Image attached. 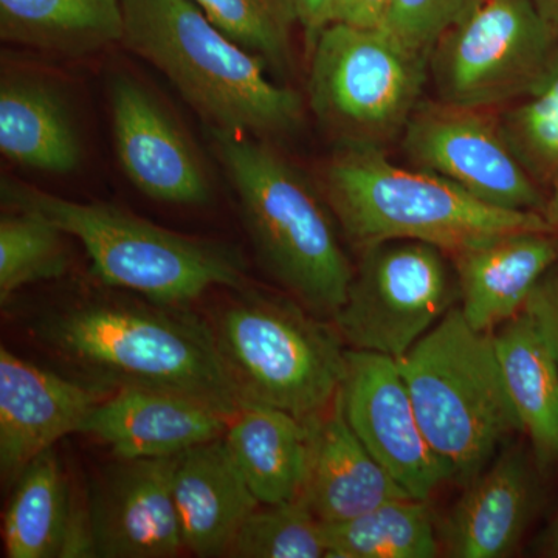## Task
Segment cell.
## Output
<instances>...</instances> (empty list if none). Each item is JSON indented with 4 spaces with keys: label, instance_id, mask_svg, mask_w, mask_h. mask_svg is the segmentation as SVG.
<instances>
[{
    "label": "cell",
    "instance_id": "6da1fadb",
    "mask_svg": "<svg viewBox=\"0 0 558 558\" xmlns=\"http://www.w3.org/2000/svg\"><path fill=\"white\" fill-rule=\"evenodd\" d=\"M33 329L44 347L92 384L172 392L229 417L245 405L211 325L183 307L81 300L40 314Z\"/></svg>",
    "mask_w": 558,
    "mask_h": 558
},
{
    "label": "cell",
    "instance_id": "7a4b0ae2",
    "mask_svg": "<svg viewBox=\"0 0 558 558\" xmlns=\"http://www.w3.org/2000/svg\"><path fill=\"white\" fill-rule=\"evenodd\" d=\"M124 46L160 70L209 130L274 137L299 126L295 92L220 32L193 0H120Z\"/></svg>",
    "mask_w": 558,
    "mask_h": 558
},
{
    "label": "cell",
    "instance_id": "3957f363",
    "mask_svg": "<svg viewBox=\"0 0 558 558\" xmlns=\"http://www.w3.org/2000/svg\"><path fill=\"white\" fill-rule=\"evenodd\" d=\"M259 259L290 296L332 318L347 301L354 267L332 209L277 150L248 135L209 130Z\"/></svg>",
    "mask_w": 558,
    "mask_h": 558
},
{
    "label": "cell",
    "instance_id": "277c9868",
    "mask_svg": "<svg viewBox=\"0 0 558 558\" xmlns=\"http://www.w3.org/2000/svg\"><path fill=\"white\" fill-rule=\"evenodd\" d=\"M325 186L344 236L360 250L407 240L453 256L517 231H550L542 213L492 207L450 180L398 167L376 146L343 143Z\"/></svg>",
    "mask_w": 558,
    "mask_h": 558
},
{
    "label": "cell",
    "instance_id": "5b68a950",
    "mask_svg": "<svg viewBox=\"0 0 558 558\" xmlns=\"http://www.w3.org/2000/svg\"><path fill=\"white\" fill-rule=\"evenodd\" d=\"M0 194L10 208L36 213L78 240L92 270L110 288L185 307L209 289L244 286V259L230 245L161 229L102 202L64 199L16 179L3 178Z\"/></svg>",
    "mask_w": 558,
    "mask_h": 558
},
{
    "label": "cell",
    "instance_id": "8992f818",
    "mask_svg": "<svg viewBox=\"0 0 558 558\" xmlns=\"http://www.w3.org/2000/svg\"><path fill=\"white\" fill-rule=\"evenodd\" d=\"M425 438L468 486L505 440L523 432L499 366L494 332L469 325L459 306L398 360Z\"/></svg>",
    "mask_w": 558,
    "mask_h": 558
},
{
    "label": "cell",
    "instance_id": "52a82bcc",
    "mask_svg": "<svg viewBox=\"0 0 558 558\" xmlns=\"http://www.w3.org/2000/svg\"><path fill=\"white\" fill-rule=\"evenodd\" d=\"M220 355L244 403L293 416H319L347 376L348 349L329 318L293 296L248 292L211 325Z\"/></svg>",
    "mask_w": 558,
    "mask_h": 558
},
{
    "label": "cell",
    "instance_id": "ba28073f",
    "mask_svg": "<svg viewBox=\"0 0 558 558\" xmlns=\"http://www.w3.org/2000/svg\"><path fill=\"white\" fill-rule=\"evenodd\" d=\"M311 108L347 145L376 146L405 130L429 58L384 28L329 24L312 44Z\"/></svg>",
    "mask_w": 558,
    "mask_h": 558
},
{
    "label": "cell",
    "instance_id": "9c48e42d",
    "mask_svg": "<svg viewBox=\"0 0 558 558\" xmlns=\"http://www.w3.org/2000/svg\"><path fill=\"white\" fill-rule=\"evenodd\" d=\"M428 65L444 105H513L556 72L558 27L534 0H480L439 39Z\"/></svg>",
    "mask_w": 558,
    "mask_h": 558
},
{
    "label": "cell",
    "instance_id": "30bf717a",
    "mask_svg": "<svg viewBox=\"0 0 558 558\" xmlns=\"http://www.w3.org/2000/svg\"><path fill=\"white\" fill-rule=\"evenodd\" d=\"M447 253L421 241L362 250L347 301L330 318L349 349L402 359L459 300Z\"/></svg>",
    "mask_w": 558,
    "mask_h": 558
},
{
    "label": "cell",
    "instance_id": "8fae6325",
    "mask_svg": "<svg viewBox=\"0 0 558 558\" xmlns=\"http://www.w3.org/2000/svg\"><path fill=\"white\" fill-rule=\"evenodd\" d=\"M403 134V153L417 170L450 180L492 207L542 213L539 189L499 132L480 110L444 105L414 110Z\"/></svg>",
    "mask_w": 558,
    "mask_h": 558
},
{
    "label": "cell",
    "instance_id": "7c38bea8",
    "mask_svg": "<svg viewBox=\"0 0 558 558\" xmlns=\"http://www.w3.org/2000/svg\"><path fill=\"white\" fill-rule=\"evenodd\" d=\"M347 359L340 395L348 424L403 490L428 501L453 476L422 432L398 360L357 349Z\"/></svg>",
    "mask_w": 558,
    "mask_h": 558
},
{
    "label": "cell",
    "instance_id": "4fadbf2b",
    "mask_svg": "<svg viewBox=\"0 0 558 558\" xmlns=\"http://www.w3.org/2000/svg\"><path fill=\"white\" fill-rule=\"evenodd\" d=\"M87 499L92 557L171 558L183 546L172 497L175 457L119 459Z\"/></svg>",
    "mask_w": 558,
    "mask_h": 558
},
{
    "label": "cell",
    "instance_id": "5bb4252c",
    "mask_svg": "<svg viewBox=\"0 0 558 558\" xmlns=\"http://www.w3.org/2000/svg\"><path fill=\"white\" fill-rule=\"evenodd\" d=\"M110 116L121 170L140 193L163 204H208L211 182L199 154L145 86L117 76Z\"/></svg>",
    "mask_w": 558,
    "mask_h": 558
},
{
    "label": "cell",
    "instance_id": "9a60e30c",
    "mask_svg": "<svg viewBox=\"0 0 558 558\" xmlns=\"http://www.w3.org/2000/svg\"><path fill=\"white\" fill-rule=\"evenodd\" d=\"M113 389L69 379L0 348V475L14 486L22 472L58 440L80 433Z\"/></svg>",
    "mask_w": 558,
    "mask_h": 558
},
{
    "label": "cell",
    "instance_id": "2e32d148",
    "mask_svg": "<svg viewBox=\"0 0 558 558\" xmlns=\"http://www.w3.org/2000/svg\"><path fill=\"white\" fill-rule=\"evenodd\" d=\"M230 418L185 396L119 388L92 410L80 433L101 440L119 459L170 458L222 438Z\"/></svg>",
    "mask_w": 558,
    "mask_h": 558
},
{
    "label": "cell",
    "instance_id": "e0dca14e",
    "mask_svg": "<svg viewBox=\"0 0 558 558\" xmlns=\"http://www.w3.org/2000/svg\"><path fill=\"white\" fill-rule=\"evenodd\" d=\"M537 506V481L523 449L502 451L450 509L438 527L440 553L453 558H505L519 548Z\"/></svg>",
    "mask_w": 558,
    "mask_h": 558
},
{
    "label": "cell",
    "instance_id": "ac0fdd59",
    "mask_svg": "<svg viewBox=\"0 0 558 558\" xmlns=\"http://www.w3.org/2000/svg\"><path fill=\"white\" fill-rule=\"evenodd\" d=\"M172 497L183 546L202 558L229 557L242 524L260 506L223 436L178 454Z\"/></svg>",
    "mask_w": 558,
    "mask_h": 558
},
{
    "label": "cell",
    "instance_id": "d6986e66",
    "mask_svg": "<svg viewBox=\"0 0 558 558\" xmlns=\"http://www.w3.org/2000/svg\"><path fill=\"white\" fill-rule=\"evenodd\" d=\"M451 258L459 310L473 329L494 332L523 312L539 278L558 259V240L550 231H517Z\"/></svg>",
    "mask_w": 558,
    "mask_h": 558
},
{
    "label": "cell",
    "instance_id": "ffe728a7",
    "mask_svg": "<svg viewBox=\"0 0 558 558\" xmlns=\"http://www.w3.org/2000/svg\"><path fill=\"white\" fill-rule=\"evenodd\" d=\"M413 498L363 446L341 395L315 418L310 473L301 499L323 523L354 519L389 499Z\"/></svg>",
    "mask_w": 558,
    "mask_h": 558
},
{
    "label": "cell",
    "instance_id": "44dd1931",
    "mask_svg": "<svg viewBox=\"0 0 558 558\" xmlns=\"http://www.w3.org/2000/svg\"><path fill=\"white\" fill-rule=\"evenodd\" d=\"M315 417L245 403L231 416L223 440L260 505L301 498L310 473Z\"/></svg>",
    "mask_w": 558,
    "mask_h": 558
},
{
    "label": "cell",
    "instance_id": "7402d4cb",
    "mask_svg": "<svg viewBox=\"0 0 558 558\" xmlns=\"http://www.w3.org/2000/svg\"><path fill=\"white\" fill-rule=\"evenodd\" d=\"M0 150L5 159L31 170L51 174L75 171L83 150L60 92L31 76H3Z\"/></svg>",
    "mask_w": 558,
    "mask_h": 558
},
{
    "label": "cell",
    "instance_id": "603a6c76",
    "mask_svg": "<svg viewBox=\"0 0 558 558\" xmlns=\"http://www.w3.org/2000/svg\"><path fill=\"white\" fill-rule=\"evenodd\" d=\"M502 377L539 465L558 461V363L534 319L520 312L494 330Z\"/></svg>",
    "mask_w": 558,
    "mask_h": 558
},
{
    "label": "cell",
    "instance_id": "cb8c5ba5",
    "mask_svg": "<svg viewBox=\"0 0 558 558\" xmlns=\"http://www.w3.org/2000/svg\"><path fill=\"white\" fill-rule=\"evenodd\" d=\"M5 43L84 57L124 39L120 0H0Z\"/></svg>",
    "mask_w": 558,
    "mask_h": 558
},
{
    "label": "cell",
    "instance_id": "d4e9b609",
    "mask_svg": "<svg viewBox=\"0 0 558 558\" xmlns=\"http://www.w3.org/2000/svg\"><path fill=\"white\" fill-rule=\"evenodd\" d=\"M75 510L69 481L53 449L22 472L3 521L9 558L62 557Z\"/></svg>",
    "mask_w": 558,
    "mask_h": 558
},
{
    "label": "cell",
    "instance_id": "484cf974",
    "mask_svg": "<svg viewBox=\"0 0 558 558\" xmlns=\"http://www.w3.org/2000/svg\"><path fill=\"white\" fill-rule=\"evenodd\" d=\"M325 524L326 558H435L438 527L428 501L389 499L354 519Z\"/></svg>",
    "mask_w": 558,
    "mask_h": 558
},
{
    "label": "cell",
    "instance_id": "4316f807",
    "mask_svg": "<svg viewBox=\"0 0 558 558\" xmlns=\"http://www.w3.org/2000/svg\"><path fill=\"white\" fill-rule=\"evenodd\" d=\"M68 234L49 219L10 208L0 218V301L25 286L61 278L69 269Z\"/></svg>",
    "mask_w": 558,
    "mask_h": 558
},
{
    "label": "cell",
    "instance_id": "83f0119b",
    "mask_svg": "<svg viewBox=\"0 0 558 558\" xmlns=\"http://www.w3.org/2000/svg\"><path fill=\"white\" fill-rule=\"evenodd\" d=\"M513 156L546 196L558 185V68L498 121Z\"/></svg>",
    "mask_w": 558,
    "mask_h": 558
},
{
    "label": "cell",
    "instance_id": "f1b7e54d",
    "mask_svg": "<svg viewBox=\"0 0 558 558\" xmlns=\"http://www.w3.org/2000/svg\"><path fill=\"white\" fill-rule=\"evenodd\" d=\"M229 557H328L325 524L301 498L282 505H260L242 524Z\"/></svg>",
    "mask_w": 558,
    "mask_h": 558
},
{
    "label": "cell",
    "instance_id": "f546056e",
    "mask_svg": "<svg viewBox=\"0 0 558 558\" xmlns=\"http://www.w3.org/2000/svg\"><path fill=\"white\" fill-rule=\"evenodd\" d=\"M220 32L266 64L289 69L290 33L296 24L290 0H193Z\"/></svg>",
    "mask_w": 558,
    "mask_h": 558
},
{
    "label": "cell",
    "instance_id": "4dcf8cb0",
    "mask_svg": "<svg viewBox=\"0 0 558 558\" xmlns=\"http://www.w3.org/2000/svg\"><path fill=\"white\" fill-rule=\"evenodd\" d=\"M480 0H389L384 28L411 50L429 58L439 39Z\"/></svg>",
    "mask_w": 558,
    "mask_h": 558
},
{
    "label": "cell",
    "instance_id": "1f68e13d",
    "mask_svg": "<svg viewBox=\"0 0 558 558\" xmlns=\"http://www.w3.org/2000/svg\"><path fill=\"white\" fill-rule=\"evenodd\" d=\"M523 311L534 319L558 363V259L539 278Z\"/></svg>",
    "mask_w": 558,
    "mask_h": 558
},
{
    "label": "cell",
    "instance_id": "d6a6232c",
    "mask_svg": "<svg viewBox=\"0 0 558 558\" xmlns=\"http://www.w3.org/2000/svg\"><path fill=\"white\" fill-rule=\"evenodd\" d=\"M389 0H332L330 24L359 28H381Z\"/></svg>",
    "mask_w": 558,
    "mask_h": 558
},
{
    "label": "cell",
    "instance_id": "836d02e7",
    "mask_svg": "<svg viewBox=\"0 0 558 558\" xmlns=\"http://www.w3.org/2000/svg\"><path fill=\"white\" fill-rule=\"evenodd\" d=\"M296 24L306 33L307 44L312 47L323 28L330 24V3L332 0H290Z\"/></svg>",
    "mask_w": 558,
    "mask_h": 558
},
{
    "label": "cell",
    "instance_id": "e575fe53",
    "mask_svg": "<svg viewBox=\"0 0 558 558\" xmlns=\"http://www.w3.org/2000/svg\"><path fill=\"white\" fill-rule=\"evenodd\" d=\"M538 553L542 556L558 558V515L538 538Z\"/></svg>",
    "mask_w": 558,
    "mask_h": 558
},
{
    "label": "cell",
    "instance_id": "d590c367",
    "mask_svg": "<svg viewBox=\"0 0 558 558\" xmlns=\"http://www.w3.org/2000/svg\"><path fill=\"white\" fill-rule=\"evenodd\" d=\"M542 216L548 223L550 233L558 240V185L550 191L545 207L542 209Z\"/></svg>",
    "mask_w": 558,
    "mask_h": 558
},
{
    "label": "cell",
    "instance_id": "8d00e7d4",
    "mask_svg": "<svg viewBox=\"0 0 558 558\" xmlns=\"http://www.w3.org/2000/svg\"><path fill=\"white\" fill-rule=\"evenodd\" d=\"M542 13L558 27V0H534Z\"/></svg>",
    "mask_w": 558,
    "mask_h": 558
}]
</instances>
